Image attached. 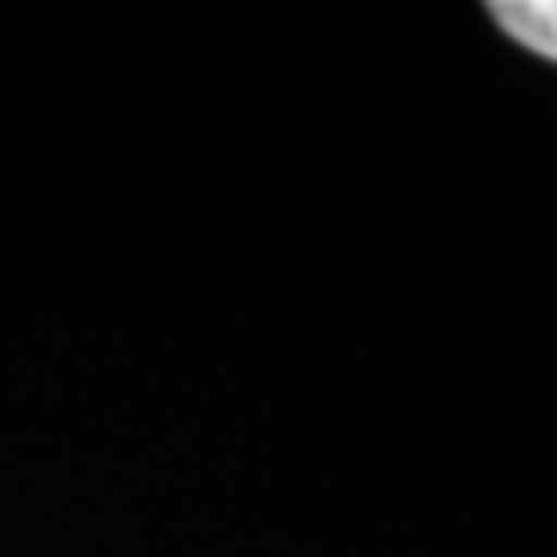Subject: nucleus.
Segmentation results:
<instances>
[{"mask_svg": "<svg viewBox=\"0 0 557 557\" xmlns=\"http://www.w3.org/2000/svg\"><path fill=\"white\" fill-rule=\"evenodd\" d=\"M487 14L525 51L557 61V0H493Z\"/></svg>", "mask_w": 557, "mask_h": 557, "instance_id": "nucleus-1", "label": "nucleus"}]
</instances>
